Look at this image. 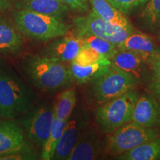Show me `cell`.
Returning a JSON list of instances; mask_svg holds the SVG:
<instances>
[{
  "label": "cell",
  "mask_w": 160,
  "mask_h": 160,
  "mask_svg": "<svg viewBox=\"0 0 160 160\" xmlns=\"http://www.w3.org/2000/svg\"><path fill=\"white\" fill-rule=\"evenodd\" d=\"M35 101L32 90L10 71L0 68V117L14 119L24 115Z\"/></svg>",
  "instance_id": "1"
},
{
  "label": "cell",
  "mask_w": 160,
  "mask_h": 160,
  "mask_svg": "<svg viewBox=\"0 0 160 160\" xmlns=\"http://www.w3.org/2000/svg\"><path fill=\"white\" fill-rule=\"evenodd\" d=\"M25 70L36 87L42 91H54L74 80L71 68L48 56L35 55L25 62Z\"/></svg>",
  "instance_id": "2"
},
{
  "label": "cell",
  "mask_w": 160,
  "mask_h": 160,
  "mask_svg": "<svg viewBox=\"0 0 160 160\" xmlns=\"http://www.w3.org/2000/svg\"><path fill=\"white\" fill-rule=\"evenodd\" d=\"M13 19L22 34L37 41H48L62 37L71 30V26L62 20L27 9L13 12Z\"/></svg>",
  "instance_id": "3"
},
{
  "label": "cell",
  "mask_w": 160,
  "mask_h": 160,
  "mask_svg": "<svg viewBox=\"0 0 160 160\" xmlns=\"http://www.w3.org/2000/svg\"><path fill=\"white\" fill-rule=\"evenodd\" d=\"M138 97L137 92L131 90L102 104L95 111L96 121L99 129L110 134L131 122Z\"/></svg>",
  "instance_id": "4"
},
{
  "label": "cell",
  "mask_w": 160,
  "mask_h": 160,
  "mask_svg": "<svg viewBox=\"0 0 160 160\" xmlns=\"http://www.w3.org/2000/svg\"><path fill=\"white\" fill-rule=\"evenodd\" d=\"M158 137L159 131L157 129L145 128L129 122L110 133L107 140L106 152L109 155L117 157Z\"/></svg>",
  "instance_id": "5"
},
{
  "label": "cell",
  "mask_w": 160,
  "mask_h": 160,
  "mask_svg": "<svg viewBox=\"0 0 160 160\" xmlns=\"http://www.w3.org/2000/svg\"><path fill=\"white\" fill-rule=\"evenodd\" d=\"M136 84L137 79L133 76L111 65L102 75L92 82V91L97 103L102 105L133 90Z\"/></svg>",
  "instance_id": "6"
},
{
  "label": "cell",
  "mask_w": 160,
  "mask_h": 160,
  "mask_svg": "<svg viewBox=\"0 0 160 160\" xmlns=\"http://www.w3.org/2000/svg\"><path fill=\"white\" fill-rule=\"evenodd\" d=\"M73 31L77 33H90L107 40L117 46L133 33L119 26L113 25L99 17L92 11L88 14L76 17L73 20Z\"/></svg>",
  "instance_id": "7"
},
{
  "label": "cell",
  "mask_w": 160,
  "mask_h": 160,
  "mask_svg": "<svg viewBox=\"0 0 160 160\" xmlns=\"http://www.w3.org/2000/svg\"><path fill=\"white\" fill-rule=\"evenodd\" d=\"M55 119L54 106L45 104L31 109L20 119L29 139L42 148L51 133Z\"/></svg>",
  "instance_id": "8"
},
{
  "label": "cell",
  "mask_w": 160,
  "mask_h": 160,
  "mask_svg": "<svg viewBox=\"0 0 160 160\" xmlns=\"http://www.w3.org/2000/svg\"><path fill=\"white\" fill-rule=\"evenodd\" d=\"M89 117L85 111L69 119L56 148L53 159L68 160L84 130L88 127Z\"/></svg>",
  "instance_id": "9"
},
{
  "label": "cell",
  "mask_w": 160,
  "mask_h": 160,
  "mask_svg": "<svg viewBox=\"0 0 160 160\" xmlns=\"http://www.w3.org/2000/svg\"><path fill=\"white\" fill-rule=\"evenodd\" d=\"M84 47L83 38L74 31H69L62 37L57 38L48 46L45 55L62 62H72Z\"/></svg>",
  "instance_id": "10"
},
{
  "label": "cell",
  "mask_w": 160,
  "mask_h": 160,
  "mask_svg": "<svg viewBox=\"0 0 160 160\" xmlns=\"http://www.w3.org/2000/svg\"><path fill=\"white\" fill-rule=\"evenodd\" d=\"M29 152L23 131L19 126L9 120L0 123V157Z\"/></svg>",
  "instance_id": "11"
},
{
  "label": "cell",
  "mask_w": 160,
  "mask_h": 160,
  "mask_svg": "<svg viewBox=\"0 0 160 160\" xmlns=\"http://www.w3.org/2000/svg\"><path fill=\"white\" fill-rule=\"evenodd\" d=\"M145 128L160 125V105L154 98L144 94L138 97L133 108L131 121Z\"/></svg>",
  "instance_id": "12"
},
{
  "label": "cell",
  "mask_w": 160,
  "mask_h": 160,
  "mask_svg": "<svg viewBox=\"0 0 160 160\" xmlns=\"http://www.w3.org/2000/svg\"><path fill=\"white\" fill-rule=\"evenodd\" d=\"M101 142L94 130H84L68 160H93L99 157Z\"/></svg>",
  "instance_id": "13"
},
{
  "label": "cell",
  "mask_w": 160,
  "mask_h": 160,
  "mask_svg": "<svg viewBox=\"0 0 160 160\" xmlns=\"http://www.w3.org/2000/svg\"><path fill=\"white\" fill-rule=\"evenodd\" d=\"M118 48L137 53L145 62L157 56L159 51L152 37L145 33H135L134 31L120 43Z\"/></svg>",
  "instance_id": "14"
},
{
  "label": "cell",
  "mask_w": 160,
  "mask_h": 160,
  "mask_svg": "<svg viewBox=\"0 0 160 160\" xmlns=\"http://www.w3.org/2000/svg\"><path fill=\"white\" fill-rule=\"evenodd\" d=\"M23 45L22 36L17 26L0 17V54H16Z\"/></svg>",
  "instance_id": "15"
},
{
  "label": "cell",
  "mask_w": 160,
  "mask_h": 160,
  "mask_svg": "<svg viewBox=\"0 0 160 160\" xmlns=\"http://www.w3.org/2000/svg\"><path fill=\"white\" fill-rule=\"evenodd\" d=\"M90 5L97 16L113 25L133 32V28L125 14L115 8L108 0H89Z\"/></svg>",
  "instance_id": "16"
},
{
  "label": "cell",
  "mask_w": 160,
  "mask_h": 160,
  "mask_svg": "<svg viewBox=\"0 0 160 160\" xmlns=\"http://www.w3.org/2000/svg\"><path fill=\"white\" fill-rule=\"evenodd\" d=\"M19 9H27L62 20L68 11V7L62 0H22Z\"/></svg>",
  "instance_id": "17"
},
{
  "label": "cell",
  "mask_w": 160,
  "mask_h": 160,
  "mask_svg": "<svg viewBox=\"0 0 160 160\" xmlns=\"http://www.w3.org/2000/svg\"><path fill=\"white\" fill-rule=\"evenodd\" d=\"M110 60L112 65L133 76L136 79L141 77L143 60L137 53L128 50L119 48Z\"/></svg>",
  "instance_id": "18"
},
{
  "label": "cell",
  "mask_w": 160,
  "mask_h": 160,
  "mask_svg": "<svg viewBox=\"0 0 160 160\" xmlns=\"http://www.w3.org/2000/svg\"><path fill=\"white\" fill-rule=\"evenodd\" d=\"M120 160H158L160 159V137L147 142L131 151L117 156Z\"/></svg>",
  "instance_id": "19"
},
{
  "label": "cell",
  "mask_w": 160,
  "mask_h": 160,
  "mask_svg": "<svg viewBox=\"0 0 160 160\" xmlns=\"http://www.w3.org/2000/svg\"><path fill=\"white\" fill-rule=\"evenodd\" d=\"M111 64L97 63L87 66L79 65L71 62V71L73 78L79 84L93 82L103 74L111 67Z\"/></svg>",
  "instance_id": "20"
},
{
  "label": "cell",
  "mask_w": 160,
  "mask_h": 160,
  "mask_svg": "<svg viewBox=\"0 0 160 160\" xmlns=\"http://www.w3.org/2000/svg\"><path fill=\"white\" fill-rule=\"evenodd\" d=\"M77 104L74 88H69L61 93L58 97L54 106L55 117L58 119L68 121L71 118Z\"/></svg>",
  "instance_id": "21"
},
{
  "label": "cell",
  "mask_w": 160,
  "mask_h": 160,
  "mask_svg": "<svg viewBox=\"0 0 160 160\" xmlns=\"http://www.w3.org/2000/svg\"><path fill=\"white\" fill-rule=\"evenodd\" d=\"M68 121L58 119L55 117L49 137L42 148V159L44 160L53 159L56 148H57L60 138L62 135Z\"/></svg>",
  "instance_id": "22"
},
{
  "label": "cell",
  "mask_w": 160,
  "mask_h": 160,
  "mask_svg": "<svg viewBox=\"0 0 160 160\" xmlns=\"http://www.w3.org/2000/svg\"><path fill=\"white\" fill-rule=\"evenodd\" d=\"M79 35L81 36L85 41V47L94 50L109 59H111L119 50V48L117 45L100 37H96L94 35L90 34V33H83V34Z\"/></svg>",
  "instance_id": "23"
},
{
  "label": "cell",
  "mask_w": 160,
  "mask_h": 160,
  "mask_svg": "<svg viewBox=\"0 0 160 160\" xmlns=\"http://www.w3.org/2000/svg\"><path fill=\"white\" fill-rule=\"evenodd\" d=\"M141 20L146 28L157 30L160 28V0H148L142 12Z\"/></svg>",
  "instance_id": "24"
},
{
  "label": "cell",
  "mask_w": 160,
  "mask_h": 160,
  "mask_svg": "<svg viewBox=\"0 0 160 160\" xmlns=\"http://www.w3.org/2000/svg\"><path fill=\"white\" fill-rule=\"evenodd\" d=\"M71 62L79 65L87 66L97 63L111 64V60L97 51L88 47H84Z\"/></svg>",
  "instance_id": "25"
},
{
  "label": "cell",
  "mask_w": 160,
  "mask_h": 160,
  "mask_svg": "<svg viewBox=\"0 0 160 160\" xmlns=\"http://www.w3.org/2000/svg\"><path fill=\"white\" fill-rule=\"evenodd\" d=\"M115 8L128 15L148 2V0H108Z\"/></svg>",
  "instance_id": "26"
},
{
  "label": "cell",
  "mask_w": 160,
  "mask_h": 160,
  "mask_svg": "<svg viewBox=\"0 0 160 160\" xmlns=\"http://www.w3.org/2000/svg\"><path fill=\"white\" fill-rule=\"evenodd\" d=\"M62 2L73 11L85 13L89 10V0H62Z\"/></svg>",
  "instance_id": "27"
},
{
  "label": "cell",
  "mask_w": 160,
  "mask_h": 160,
  "mask_svg": "<svg viewBox=\"0 0 160 160\" xmlns=\"http://www.w3.org/2000/svg\"><path fill=\"white\" fill-rule=\"evenodd\" d=\"M148 63L151 65L155 79H160V57L158 56H154L150 59Z\"/></svg>",
  "instance_id": "28"
},
{
  "label": "cell",
  "mask_w": 160,
  "mask_h": 160,
  "mask_svg": "<svg viewBox=\"0 0 160 160\" xmlns=\"http://www.w3.org/2000/svg\"><path fill=\"white\" fill-rule=\"evenodd\" d=\"M151 88L152 89V91L154 92L155 94L157 95V97L160 100V79L153 78L151 85Z\"/></svg>",
  "instance_id": "29"
},
{
  "label": "cell",
  "mask_w": 160,
  "mask_h": 160,
  "mask_svg": "<svg viewBox=\"0 0 160 160\" xmlns=\"http://www.w3.org/2000/svg\"><path fill=\"white\" fill-rule=\"evenodd\" d=\"M10 5V0H0V12L7 9Z\"/></svg>",
  "instance_id": "30"
},
{
  "label": "cell",
  "mask_w": 160,
  "mask_h": 160,
  "mask_svg": "<svg viewBox=\"0 0 160 160\" xmlns=\"http://www.w3.org/2000/svg\"><path fill=\"white\" fill-rule=\"evenodd\" d=\"M157 56H158V57H160V49H159V53H158V54H157Z\"/></svg>",
  "instance_id": "31"
}]
</instances>
